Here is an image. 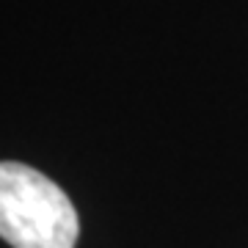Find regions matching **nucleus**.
<instances>
[{
  "label": "nucleus",
  "instance_id": "obj_1",
  "mask_svg": "<svg viewBox=\"0 0 248 248\" xmlns=\"http://www.w3.org/2000/svg\"><path fill=\"white\" fill-rule=\"evenodd\" d=\"M78 210L69 196L25 163H0V237L11 248H75Z\"/></svg>",
  "mask_w": 248,
  "mask_h": 248
}]
</instances>
